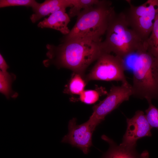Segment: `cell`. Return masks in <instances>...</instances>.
Segmentation results:
<instances>
[{"label": "cell", "instance_id": "obj_1", "mask_svg": "<svg viewBox=\"0 0 158 158\" xmlns=\"http://www.w3.org/2000/svg\"><path fill=\"white\" fill-rule=\"evenodd\" d=\"M47 59L43 61L46 67L53 64L58 68H65L83 76L87 68L104 53L102 41L62 38L58 45H46Z\"/></svg>", "mask_w": 158, "mask_h": 158}, {"label": "cell", "instance_id": "obj_2", "mask_svg": "<svg viewBox=\"0 0 158 158\" xmlns=\"http://www.w3.org/2000/svg\"><path fill=\"white\" fill-rule=\"evenodd\" d=\"M110 1L99 0L92 6L83 10L69 33L63 37L100 42L105 34L109 24L116 13Z\"/></svg>", "mask_w": 158, "mask_h": 158}, {"label": "cell", "instance_id": "obj_3", "mask_svg": "<svg viewBox=\"0 0 158 158\" xmlns=\"http://www.w3.org/2000/svg\"><path fill=\"white\" fill-rule=\"evenodd\" d=\"M105 34L102 44L107 53L124 59L135 52L147 51L145 42L128 26L123 12L116 13Z\"/></svg>", "mask_w": 158, "mask_h": 158}, {"label": "cell", "instance_id": "obj_4", "mask_svg": "<svg viewBox=\"0 0 158 158\" xmlns=\"http://www.w3.org/2000/svg\"><path fill=\"white\" fill-rule=\"evenodd\" d=\"M137 54L133 70L132 95L148 103L158 101V61L147 51Z\"/></svg>", "mask_w": 158, "mask_h": 158}, {"label": "cell", "instance_id": "obj_5", "mask_svg": "<svg viewBox=\"0 0 158 158\" xmlns=\"http://www.w3.org/2000/svg\"><path fill=\"white\" fill-rule=\"evenodd\" d=\"M129 6L123 12L128 26L145 42L152 29L158 10V0H148L137 6L126 1Z\"/></svg>", "mask_w": 158, "mask_h": 158}, {"label": "cell", "instance_id": "obj_6", "mask_svg": "<svg viewBox=\"0 0 158 158\" xmlns=\"http://www.w3.org/2000/svg\"><path fill=\"white\" fill-rule=\"evenodd\" d=\"M126 66L124 59L120 57L105 53L102 55L85 80L121 81L122 83H128L124 71Z\"/></svg>", "mask_w": 158, "mask_h": 158}, {"label": "cell", "instance_id": "obj_7", "mask_svg": "<svg viewBox=\"0 0 158 158\" xmlns=\"http://www.w3.org/2000/svg\"><path fill=\"white\" fill-rule=\"evenodd\" d=\"M132 95V85L128 82L113 85L106 97L93 107V112L87 121L95 130L106 116Z\"/></svg>", "mask_w": 158, "mask_h": 158}, {"label": "cell", "instance_id": "obj_8", "mask_svg": "<svg viewBox=\"0 0 158 158\" xmlns=\"http://www.w3.org/2000/svg\"><path fill=\"white\" fill-rule=\"evenodd\" d=\"M68 129V133L63 138L62 142L69 143L87 154L92 145V136L95 131L88 121L78 125L76 118H73L69 122Z\"/></svg>", "mask_w": 158, "mask_h": 158}, {"label": "cell", "instance_id": "obj_9", "mask_svg": "<svg viewBox=\"0 0 158 158\" xmlns=\"http://www.w3.org/2000/svg\"><path fill=\"white\" fill-rule=\"evenodd\" d=\"M127 127L121 143L126 145L136 147L137 141L145 137L152 136V128L142 111H136L131 118L126 119Z\"/></svg>", "mask_w": 158, "mask_h": 158}, {"label": "cell", "instance_id": "obj_10", "mask_svg": "<svg viewBox=\"0 0 158 158\" xmlns=\"http://www.w3.org/2000/svg\"><path fill=\"white\" fill-rule=\"evenodd\" d=\"M66 9H62L51 14L48 18L40 22L37 26L42 28L53 29L65 35L68 34L70 30L68 27L70 17L66 13Z\"/></svg>", "mask_w": 158, "mask_h": 158}, {"label": "cell", "instance_id": "obj_11", "mask_svg": "<svg viewBox=\"0 0 158 158\" xmlns=\"http://www.w3.org/2000/svg\"><path fill=\"white\" fill-rule=\"evenodd\" d=\"M102 138L108 143L109 148L101 158H140L136 151V147L126 145L122 143L118 145L114 141L105 135Z\"/></svg>", "mask_w": 158, "mask_h": 158}, {"label": "cell", "instance_id": "obj_12", "mask_svg": "<svg viewBox=\"0 0 158 158\" xmlns=\"http://www.w3.org/2000/svg\"><path fill=\"white\" fill-rule=\"evenodd\" d=\"M72 0H46L40 3L37 9L30 16L35 23L42 18L56 11L72 6Z\"/></svg>", "mask_w": 158, "mask_h": 158}, {"label": "cell", "instance_id": "obj_13", "mask_svg": "<svg viewBox=\"0 0 158 158\" xmlns=\"http://www.w3.org/2000/svg\"><path fill=\"white\" fill-rule=\"evenodd\" d=\"M16 76L8 72L0 71V91L8 99L10 97L16 98L18 94L11 89V84L16 79Z\"/></svg>", "mask_w": 158, "mask_h": 158}, {"label": "cell", "instance_id": "obj_14", "mask_svg": "<svg viewBox=\"0 0 158 158\" xmlns=\"http://www.w3.org/2000/svg\"><path fill=\"white\" fill-rule=\"evenodd\" d=\"M145 44L147 51L158 61V10L152 32L145 41Z\"/></svg>", "mask_w": 158, "mask_h": 158}, {"label": "cell", "instance_id": "obj_15", "mask_svg": "<svg viewBox=\"0 0 158 158\" xmlns=\"http://www.w3.org/2000/svg\"><path fill=\"white\" fill-rule=\"evenodd\" d=\"M75 73L66 85L64 92L80 95L84 90L86 81L83 76Z\"/></svg>", "mask_w": 158, "mask_h": 158}, {"label": "cell", "instance_id": "obj_16", "mask_svg": "<svg viewBox=\"0 0 158 158\" xmlns=\"http://www.w3.org/2000/svg\"><path fill=\"white\" fill-rule=\"evenodd\" d=\"M72 6L68 14L70 17L77 16L83 10L98 3V0H72Z\"/></svg>", "mask_w": 158, "mask_h": 158}, {"label": "cell", "instance_id": "obj_17", "mask_svg": "<svg viewBox=\"0 0 158 158\" xmlns=\"http://www.w3.org/2000/svg\"><path fill=\"white\" fill-rule=\"evenodd\" d=\"M107 93L105 89L102 87L99 88L96 90H84L80 95L79 99L83 103L87 104H92L98 100L100 96Z\"/></svg>", "mask_w": 158, "mask_h": 158}, {"label": "cell", "instance_id": "obj_18", "mask_svg": "<svg viewBox=\"0 0 158 158\" xmlns=\"http://www.w3.org/2000/svg\"><path fill=\"white\" fill-rule=\"evenodd\" d=\"M40 3L34 0H0L1 8L12 6H25L31 7L34 12Z\"/></svg>", "mask_w": 158, "mask_h": 158}, {"label": "cell", "instance_id": "obj_19", "mask_svg": "<svg viewBox=\"0 0 158 158\" xmlns=\"http://www.w3.org/2000/svg\"><path fill=\"white\" fill-rule=\"evenodd\" d=\"M148 103L149 107L145 111L147 119L152 128L158 129V109L152 102Z\"/></svg>", "mask_w": 158, "mask_h": 158}, {"label": "cell", "instance_id": "obj_20", "mask_svg": "<svg viewBox=\"0 0 158 158\" xmlns=\"http://www.w3.org/2000/svg\"><path fill=\"white\" fill-rule=\"evenodd\" d=\"M9 68V66L7 64L4 58L2 55L0 54V71L5 72L7 71V70Z\"/></svg>", "mask_w": 158, "mask_h": 158}, {"label": "cell", "instance_id": "obj_21", "mask_svg": "<svg viewBox=\"0 0 158 158\" xmlns=\"http://www.w3.org/2000/svg\"><path fill=\"white\" fill-rule=\"evenodd\" d=\"M140 158H148V152H145L144 153H142L140 155Z\"/></svg>", "mask_w": 158, "mask_h": 158}]
</instances>
